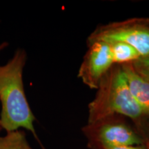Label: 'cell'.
<instances>
[{
  "label": "cell",
  "mask_w": 149,
  "mask_h": 149,
  "mask_svg": "<svg viewBox=\"0 0 149 149\" xmlns=\"http://www.w3.org/2000/svg\"><path fill=\"white\" fill-rule=\"evenodd\" d=\"M27 53L19 48L6 64L0 65V121L6 133L26 129L38 142L34 122L36 120L24 90L23 72Z\"/></svg>",
  "instance_id": "1"
},
{
  "label": "cell",
  "mask_w": 149,
  "mask_h": 149,
  "mask_svg": "<svg viewBox=\"0 0 149 149\" xmlns=\"http://www.w3.org/2000/svg\"><path fill=\"white\" fill-rule=\"evenodd\" d=\"M97 90L95 97L88 104V123L120 115L130 118L135 126L148 116L130 94L121 65L113 64Z\"/></svg>",
  "instance_id": "2"
},
{
  "label": "cell",
  "mask_w": 149,
  "mask_h": 149,
  "mask_svg": "<svg viewBox=\"0 0 149 149\" xmlns=\"http://www.w3.org/2000/svg\"><path fill=\"white\" fill-rule=\"evenodd\" d=\"M126 117L113 115L82 128L90 149H110L126 145H142L143 140L134 126L130 125Z\"/></svg>",
  "instance_id": "3"
},
{
  "label": "cell",
  "mask_w": 149,
  "mask_h": 149,
  "mask_svg": "<svg viewBox=\"0 0 149 149\" xmlns=\"http://www.w3.org/2000/svg\"><path fill=\"white\" fill-rule=\"evenodd\" d=\"M122 42L135 48L141 57H149V19L135 17L100 26L89 35L87 44Z\"/></svg>",
  "instance_id": "4"
},
{
  "label": "cell",
  "mask_w": 149,
  "mask_h": 149,
  "mask_svg": "<svg viewBox=\"0 0 149 149\" xmlns=\"http://www.w3.org/2000/svg\"><path fill=\"white\" fill-rule=\"evenodd\" d=\"M88 46V49L79 67L78 77L90 88L97 89L102 77L114 63L107 42H95Z\"/></svg>",
  "instance_id": "5"
},
{
  "label": "cell",
  "mask_w": 149,
  "mask_h": 149,
  "mask_svg": "<svg viewBox=\"0 0 149 149\" xmlns=\"http://www.w3.org/2000/svg\"><path fill=\"white\" fill-rule=\"evenodd\" d=\"M121 66L132 97L144 113L149 115V82L137 72L133 63Z\"/></svg>",
  "instance_id": "6"
},
{
  "label": "cell",
  "mask_w": 149,
  "mask_h": 149,
  "mask_svg": "<svg viewBox=\"0 0 149 149\" xmlns=\"http://www.w3.org/2000/svg\"><path fill=\"white\" fill-rule=\"evenodd\" d=\"M109 44L114 64L122 65L133 63L141 58L138 51L126 43L110 42Z\"/></svg>",
  "instance_id": "7"
},
{
  "label": "cell",
  "mask_w": 149,
  "mask_h": 149,
  "mask_svg": "<svg viewBox=\"0 0 149 149\" xmlns=\"http://www.w3.org/2000/svg\"><path fill=\"white\" fill-rule=\"evenodd\" d=\"M0 149H33L26 139L25 131L17 130L0 136Z\"/></svg>",
  "instance_id": "8"
},
{
  "label": "cell",
  "mask_w": 149,
  "mask_h": 149,
  "mask_svg": "<svg viewBox=\"0 0 149 149\" xmlns=\"http://www.w3.org/2000/svg\"><path fill=\"white\" fill-rule=\"evenodd\" d=\"M134 127L142 138L143 145L146 149H149V115L134 126Z\"/></svg>",
  "instance_id": "9"
},
{
  "label": "cell",
  "mask_w": 149,
  "mask_h": 149,
  "mask_svg": "<svg viewBox=\"0 0 149 149\" xmlns=\"http://www.w3.org/2000/svg\"><path fill=\"white\" fill-rule=\"evenodd\" d=\"M133 64L137 72L149 82V68L141 66L136 62H133Z\"/></svg>",
  "instance_id": "10"
},
{
  "label": "cell",
  "mask_w": 149,
  "mask_h": 149,
  "mask_svg": "<svg viewBox=\"0 0 149 149\" xmlns=\"http://www.w3.org/2000/svg\"><path fill=\"white\" fill-rule=\"evenodd\" d=\"M110 149H146L144 145H126L114 147Z\"/></svg>",
  "instance_id": "11"
},
{
  "label": "cell",
  "mask_w": 149,
  "mask_h": 149,
  "mask_svg": "<svg viewBox=\"0 0 149 149\" xmlns=\"http://www.w3.org/2000/svg\"><path fill=\"white\" fill-rule=\"evenodd\" d=\"M134 62L137 63V64H140L141 66L149 68V57H141V58L139 59L137 61H134Z\"/></svg>",
  "instance_id": "12"
},
{
  "label": "cell",
  "mask_w": 149,
  "mask_h": 149,
  "mask_svg": "<svg viewBox=\"0 0 149 149\" xmlns=\"http://www.w3.org/2000/svg\"><path fill=\"white\" fill-rule=\"evenodd\" d=\"M8 45H9L8 42H3L1 43V44H0V52L3 51V50L5 49V48H6L8 46Z\"/></svg>",
  "instance_id": "13"
},
{
  "label": "cell",
  "mask_w": 149,
  "mask_h": 149,
  "mask_svg": "<svg viewBox=\"0 0 149 149\" xmlns=\"http://www.w3.org/2000/svg\"><path fill=\"white\" fill-rule=\"evenodd\" d=\"M3 130L2 127H1V121H0V132H1V130Z\"/></svg>",
  "instance_id": "14"
}]
</instances>
